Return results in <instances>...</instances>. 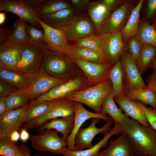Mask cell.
<instances>
[{
    "instance_id": "cell-27",
    "label": "cell",
    "mask_w": 156,
    "mask_h": 156,
    "mask_svg": "<svg viewBox=\"0 0 156 156\" xmlns=\"http://www.w3.org/2000/svg\"><path fill=\"white\" fill-rule=\"evenodd\" d=\"M115 95L112 90L106 96L102 104L101 113L109 115L115 124L121 125L126 115L116 106L114 99Z\"/></svg>"
},
{
    "instance_id": "cell-29",
    "label": "cell",
    "mask_w": 156,
    "mask_h": 156,
    "mask_svg": "<svg viewBox=\"0 0 156 156\" xmlns=\"http://www.w3.org/2000/svg\"><path fill=\"white\" fill-rule=\"evenodd\" d=\"M124 94L132 100L140 101L156 108V93L147 85L139 89L126 91Z\"/></svg>"
},
{
    "instance_id": "cell-25",
    "label": "cell",
    "mask_w": 156,
    "mask_h": 156,
    "mask_svg": "<svg viewBox=\"0 0 156 156\" xmlns=\"http://www.w3.org/2000/svg\"><path fill=\"white\" fill-rule=\"evenodd\" d=\"M144 2L143 0L139 1L131 12L126 24L120 30L122 40L126 45L130 38L135 36L138 31L140 21V13Z\"/></svg>"
},
{
    "instance_id": "cell-26",
    "label": "cell",
    "mask_w": 156,
    "mask_h": 156,
    "mask_svg": "<svg viewBox=\"0 0 156 156\" xmlns=\"http://www.w3.org/2000/svg\"><path fill=\"white\" fill-rule=\"evenodd\" d=\"M33 75H26L0 68V79L9 83L18 90L28 89L31 83Z\"/></svg>"
},
{
    "instance_id": "cell-32",
    "label": "cell",
    "mask_w": 156,
    "mask_h": 156,
    "mask_svg": "<svg viewBox=\"0 0 156 156\" xmlns=\"http://www.w3.org/2000/svg\"><path fill=\"white\" fill-rule=\"evenodd\" d=\"M30 102L28 89L18 90L6 97L7 112L22 108Z\"/></svg>"
},
{
    "instance_id": "cell-53",
    "label": "cell",
    "mask_w": 156,
    "mask_h": 156,
    "mask_svg": "<svg viewBox=\"0 0 156 156\" xmlns=\"http://www.w3.org/2000/svg\"><path fill=\"white\" fill-rule=\"evenodd\" d=\"M17 129L12 132L10 134V137L12 141L15 142L18 141L20 139V133Z\"/></svg>"
},
{
    "instance_id": "cell-19",
    "label": "cell",
    "mask_w": 156,
    "mask_h": 156,
    "mask_svg": "<svg viewBox=\"0 0 156 156\" xmlns=\"http://www.w3.org/2000/svg\"><path fill=\"white\" fill-rule=\"evenodd\" d=\"M23 44L16 43L9 39L0 45V68L16 72L17 64Z\"/></svg>"
},
{
    "instance_id": "cell-13",
    "label": "cell",
    "mask_w": 156,
    "mask_h": 156,
    "mask_svg": "<svg viewBox=\"0 0 156 156\" xmlns=\"http://www.w3.org/2000/svg\"><path fill=\"white\" fill-rule=\"evenodd\" d=\"M70 79H60L52 77L41 68L33 75L30 86L28 89L31 102L35 100L55 87Z\"/></svg>"
},
{
    "instance_id": "cell-56",
    "label": "cell",
    "mask_w": 156,
    "mask_h": 156,
    "mask_svg": "<svg viewBox=\"0 0 156 156\" xmlns=\"http://www.w3.org/2000/svg\"><path fill=\"white\" fill-rule=\"evenodd\" d=\"M130 156H137L135 154H134L133 153H132L130 155Z\"/></svg>"
},
{
    "instance_id": "cell-30",
    "label": "cell",
    "mask_w": 156,
    "mask_h": 156,
    "mask_svg": "<svg viewBox=\"0 0 156 156\" xmlns=\"http://www.w3.org/2000/svg\"><path fill=\"white\" fill-rule=\"evenodd\" d=\"M73 8L71 3L65 0H45L34 10L41 18L65 9Z\"/></svg>"
},
{
    "instance_id": "cell-41",
    "label": "cell",
    "mask_w": 156,
    "mask_h": 156,
    "mask_svg": "<svg viewBox=\"0 0 156 156\" xmlns=\"http://www.w3.org/2000/svg\"><path fill=\"white\" fill-rule=\"evenodd\" d=\"M25 29L29 41L38 43L43 41L45 34L43 29L37 28L27 23L25 24Z\"/></svg>"
},
{
    "instance_id": "cell-20",
    "label": "cell",
    "mask_w": 156,
    "mask_h": 156,
    "mask_svg": "<svg viewBox=\"0 0 156 156\" xmlns=\"http://www.w3.org/2000/svg\"><path fill=\"white\" fill-rule=\"evenodd\" d=\"M29 104L18 109L7 111L0 116V139L9 136L13 131L18 130L23 124L22 119Z\"/></svg>"
},
{
    "instance_id": "cell-48",
    "label": "cell",
    "mask_w": 156,
    "mask_h": 156,
    "mask_svg": "<svg viewBox=\"0 0 156 156\" xmlns=\"http://www.w3.org/2000/svg\"><path fill=\"white\" fill-rule=\"evenodd\" d=\"M146 82L147 85L156 93V70H153L152 73L146 78Z\"/></svg>"
},
{
    "instance_id": "cell-31",
    "label": "cell",
    "mask_w": 156,
    "mask_h": 156,
    "mask_svg": "<svg viewBox=\"0 0 156 156\" xmlns=\"http://www.w3.org/2000/svg\"><path fill=\"white\" fill-rule=\"evenodd\" d=\"M115 95L124 94V77L123 70L120 59L112 66L108 76Z\"/></svg>"
},
{
    "instance_id": "cell-59",
    "label": "cell",
    "mask_w": 156,
    "mask_h": 156,
    "mask_svg": "<svg viewBox=\"0 0 156 156\" xmlns=\"http://www.w3.org/2000/svg\"></svg>"
},
{
    "instance_id": "cell-57",
    "label": "cell",
    "mask_w": 156,
    "mask_h": 156,
    "mask_svg": "<svg viewBox=\"0 0 156 156\" xmlns=\"http://www.w3.org/2000/svg\"><path fill=\"white\" fill-rule=\"evenodd\" d=\"M154 25L155 26V28H156V24L155 25Z\"/></svg>"
},
{
    "instance_id": "cell-58",
    "label": "cell",
    "mask_w": 156,
    "mask_h": 156,
    "mask_svg": "<svg viewBox=\"0 0 156 156\" xmlns=\"http://www.w3.org/2000/svg\"></svg>"
},
{
    "instance_id": "cell-47",
    "label": "cell",
    "mask_w": 156,
    "mask_h": 156,
    "mask_svg": "<svg viewBox=\"0 0 156 156\" xmlns=\"http://www.w3.org/2000/svg\"><path fill=\"white\" fill-rule=\"evenodd\" d=\"M89 0H71L70 2L74 10L80 11L86 6H88L90 2Z\"/></svg>"
},
{
    "instance_id": "cell-42",
    "label": "cell",
    "mask_w": 156,
    "mask_h": 156,
    "mask_svg": "<svg viewBox=\"0 0 156 156\" xmlns=\"http://www.w3.org/2000/svg\"><path fill=\"white\" fill-rule=\"evenodd\" d=\"M127 45L128 51L130 53L133 60L136 64L143 45L135 36H134L130 38Z\"/></svg>"
},
{
    "instance_id": "cell-15",
    "label": "cell",
    "mask_w": 156,
    "mask_h": 156,
    "mask_svg": "<svg viewBox=\"0 0 156 156\" xmlns=\"http://www.w3.org/2000/svg\"><path fill=\"white\" fill-rule=\"evenodd\" d=\"M0 11L13 13L32 25L42 28L35 10L25 0H0Z\"/></svg>"
},
{
    "instance_id": "cell-9",
    "label": "cell",
    "mask_w": 156,
    "mask_h": 156,
    "mask_svg": "<svg viewBox=\"0 0 156 156\" xmlns=\"http://www.w3.org/2000/svg\"><path fill=\"white\" fill-rule=\"evenodd\" d=\"M39 21L44 31L43 41L48 44L49 49L68 56L71 58H73L74 46L68 44L64 31L48 26L40 18Z\"/></svg>"
},
{
    "instance_id": "cell-5",
    "label": "cell",
    "mask_w": 156,
    "mask_h": 156,
    "mask_svg": "<svg viewBox=\"0 0 156 156\" xmlns=\"http://www.w3.org/2000/svg\"><path fill=\"white\" fill-rule=\"evenodd\" d=\"M77 102L65 97L51 100L49 101L47 112L41 116L25 123L23 128L27 130L37 129L53 119L72 115L75 113Z\"/></svg>"
},
{
    "instance_id": "cell-39",
    "label": "cell",
    "mask_w": 156,
    "mask_h": 156,
    "mask_svg": "<svg viewBox=\"0 0 156 156\" xmlns=\"http://www.w3.org/2000/svg\"><path fill=\"white\" fill-rule=\"evenodd\" d=\"M19 146L11 140L10 136L0 139V155L4 156H15Z\"/></svg>"
},
{
    "instance_id": "cell-4",
    "label": "cell",
    "mask_w": 156,
    "mask_h": 156,
    "mask_svg": "<svg viewBox=\"0 0 156 156\" xmlns=\"http://www.w3.org/2000/svg\"><path fill=\"white\" fill-rule=\"evenodd\" d=\"M112 90V83L108 79L96 85L72 93L65 97L86 104L93 109L95 113H101L103 101Z\"/></svg>"
},
{
    "instance_id": "cell-37",
    "label": "cell",
    "mask_w": 156,
    "mask_h": 156,
    "mask_svg": "<svg viewBox=\"0 0 156 156\" xmlns=\"http://www.w3.org/2000/svg\"><path fill=\"white\" fill-rule=\"evenodd\" d=\"M26 21L19 18L12 27L13 30V34L10 39L19 44H23L29 41L25 29Z\"/></svg>"
},
{
    "instance_id": "cell-7",
    "label": "cell",
    "mask_w": 156,
    "mask_h": 156,
    "mask_svg": "<svg viewBox=\"0 0 156 156\" xmlns=\"http://www.w3.org/2000/svg\"><path fill=\"white\" fill-rule=\"evenodd\" d=\"M39 132L31 137L32 147L40 152L49 151L55 155L62 154L67 143L59 136L56 130L46 129Z\"/></svg>"
},
{
    "instance_id": "cell-34",
    "label": "cell",
    "mask_w": 156,
    "mask_h": 156,
    "mask_svg": "<svg viewBox=\"0 0 156 156\" xmlns=\"http://www.w3.org/2000/svg\"><path fill=\"white\" fill-rule=\"evenodd\" d=\"M156 56V47L150 44L142 45L136 64L141 74L144 73Z\"/></svg>"
},
{
    "instance_id": "cell-33",
    "label": "cell",
    "mask_w": 156,
    "mask_h": 156,
    "mask_svg": "<svg viewBox=\"0 0 156 156\" xmlns=\"http://www.w3.org/2000/svg\"><path fill=\"white\" fill-rule=\"evenodd\" d=\"M135 36L142 45L150 44L156 47V28L150 23L140 21Z\"/></svg>"
},
{
    "instance_id": "cell-35",
    "label": "cell",
    "mask_w": 156,
    "mask_h": 156,
    "mask_svg": "<svg viewBox=\"0 0 156 156\" xmlns=\"http://www.w3.org/2000/svg\"><path fill=\"white\" fill-rule=\"evenodd\" d=\"M74 46L85 47L91 49L96 53L104 63H108L101 49L99 35L79 40L75 42Z\"/></svg>"
},
{
    "instance_id": "cell-55",
    "label": "cell",
    "mask_w": 156,
    "mask_h": 156,
    "mask_svg": "<svg viewBox=\"0 0 156 156\" xmlns=\"http://www.w3.org/2000/svg\"><path fill=\"white\" fill-rule=\"evenodd\" d=\"M149 68L154 70H156V56L151 63Z\"/></svg>"
},
{
    "instance_id": "cell-2",
    "label": "cell",
    "mask_w": 156,
    "mask_h": 156,
    "mask_svg": "<svg viewBox=\"0 0 156 156\" xmlns=\"http://www.w3.org/2000/svg\"><path fill=\"white\" fill-rule=\"evenodd\" d=\"M40 68L49 75L60 79H70L83 73L69 57L49 49L45 53Z\"/></svg>"
},
{
    "instance_id": "cell-44",
    "label": "cell",
    "mask_w": 156,
    "mask_h": 156,
    "mask_svg": "<svg viewBox=\"0 0 156 156\" xmlns=\"http://www.w3.org/2000/svg\"><path fill=\"white\" fill-rule=\"evenodd\" d=\"M18 90L14 86L0 79V97H7Z\"/></svg>"
},
{
    "instance_id": "cell-14",
    "label": "cell",
    "mask_w": 156,
    "mask_h": 156,
    "mask_svg": "<svg viewBox=\"0 0 156 156\" xmlns=\"http://www.w3.org/2000/svg\"><path fill=\"white\" fill-rule=\"evenodd\" d=\"M124 77V91L139 89L146 85L143 79L136 64L128 50L120 58Z\"/></svg>"
},
{
    "instance_id": "cell-28",
    "label": "cell",
    "mask_w": 156,
    "mask_h": 156,
    "mask_svg": "<svg viewBox=\"0 0 156 156\" xmlns=\"http://www.w3.org/2000/svg\"><path fill=\"white\" fill-rule=\"evenodd\" d=\"M88 7V15L98 33L101 26L110 12L101 0L90 1Z\"/></svg>"
},
{
    "instance_id": "cell-16",
    "label": "cell",
    "mask_w": 156,
    "mask_h": 156,
    "mask_svg": "<svg viewBox=\"0 0 156 156\" xmlns=\"http://www.w3.org/2000/svg\"><path fill=\"white\" fill-rule=\"evenodd\" d=\"M64 31L67 41L75 42L95 35L97 32L92 23L82 15L75 16Z\"/></svg>"
},
{
    "instance_id": "cell-21",
    "label": "cell",
    "mask_w": 156,
    "mask_h": 156,
    "mask_svg": "<svg viewBox=\"0 0 156 156\" xmlns=\"http://www.w3.org/2000/svg\"><path fill=\"white\" fill-rule=\"evenodd\" d=\"M121 125H116L111 130L104 135L103 138L95 145L88 149L79 151H71L66 148L63 151L62 155L64 156H97L101 148H105L110 138L114 135L122 133Z\"/></svg>"
},
{
    "instance_id": "cell-52",
    "label": "cell",
    "mask_w": 156,
    "mask_h": 156,
    "mask_svg": "<svg viewBox=\"0 0 156 156\" xmlns=\"http://www.w3.org/2000/svg\"><path fill=\"white\" fill-rule=\"evenodd\" d=\"M27 130L23 128L20 133V140L24 143L26 142L30 138V135Z\"/></svg>"
},
{
    "instance_id": "cell-49",
    "label": "cell",
    "mask_w": 156,
    "mask_h": 156,
    "mask_svg": "<svg viewBox=\"0 0 156 156\" xmlns=\"http://www.w3.org/2000/svg\"><path fill=\"white\" fill-rule=\"evenodd\" d=\"M31 151L28 147L23 144L19 146V148L15 156H30Z\"/></svg>"
},
{
    "instance_id": "cell-12",
    "label": "cell",
    "mask_w": 156,
    "mask_h": 156,
    "mask_svg": "<svg viewBox=\"0 0 156 156\" xmlns=\"http://www.w3.org/2000/svg\"><path fill=\"white\" fill-rule=\"evenodd\" d=\"M85 75L89 87L109 79V72L113 65L109 63H96L71 58Z\"/></svg>"
},
{
    "instance_id": "cell-8",
    "label": "cell",
    "mask_w": 156,
    "mask_h": 156,
    "mask_svg": "<svg viewBox=\"0 0 156 156\" xmlns=\"http://www.w3.org/2000/svg\"><path fill=\"white\" fill-rule=\"evenodd\" d=\"M89 86L86 78L83 73L70 79L67 82L57 86L31 102L49 101L53 99L67 96L72 93L85 89Z\"/></svg>"
},
{
    "instance_id": "cell-11",
    "label": "cell",
    "mask_w": 156,
    "mask_h": 156,
    "mask_svg": "<svg viewBox=\"0 0 156 156\" xmlns=\"http://www.w3.org/2000/svg\"><path fill=\"white\" fill-rule=\"evenodd\" d=\"M99 35L101 47L107 61L113 66L127 50V45L122 40L120 31L112 34Z\"/></svg>"
},
{
    "instance_id": "cell-18",
    "label": "cell",
    "mask_w": 156,
    "mask_h": 156,
    "mask_svg": "<svg viewBox=\"0 0 156 156\" xmlns=\"http://www.w3.org/2000/svg\"><path fill=\"white\" fill-rule=\"evenodd\" d=\"M114 99L127 116L136 120L144 126L149 125L139 101L132 100L124 94L115 95Z\"/></svg>"
},
{
    "instance_id": "cell-23",
    "label": "cell",
    "mask_w": 156,
    "mask_h": 156,
    "mask_svg": "<svg viewBox=\"0 0 156 156\" xmlns=\"http://www.w3.org/2000/svg\"><path fill=\"white\" fill-rule=\"evenodd\" d=\"M75 113L70 116L52 119L47 123L37 128L39 132L46 129H53L62 135L63 139L66 141L68 136L73 130L75 120Z\"/></svg>"
},
{
    "instance_id": "cell-43",
    "label": "cell",
    "mask_w": 156,
    "mask_h": 156,
    "mask_svg": "<svg viewBox=\"0 0 156 156\" xmlns=\"http://www.w3.org/2000/svg\"><path fill=\"white\" fill-rule=\"evenodd\" d=\"M139 101L140 106L144 111L147 121L156 131V109L146 107L143 103Z\"/></svg>"
},
{
    "instance_id": "cell-17",
    "label": "cell",
    "mask_w": 156,
    "mask_h": 156,
    "mask_svg": "<svg viewBox=\"0 0 156 156\" xmlns=\"http://www.w3.org/2000/svg\"><path fill=\"white\" fill-rule=\"evenodd\" d=\"M75 120L72 132L67 138V149L70 151H75L74 140L79 130L83 123L87 120L93 118H98L106 122L109 120L111 118L106 115L90 112L85 108L83 104L77 102L75 107Z\"/></svg>"
},
{
    "instance_id": "cell-3",
    "label": "cell",
    "mask_w": 156,
    "mask_h": 156,
    "mask_svg": "<svg viewBox=\"0 0 156 156\" xmlns=\"http://www.w3.org/2000/svg\"><path fill=\"white\" fill-rule=\"evenodd\" d=\"M43 41L38 43L28 41L23 44L17 63L16 71L26 75H33L40 68L46 51L49 49Z\"/></svg>"
},
{
    "instance_id": "cell-45",
    "label": "cell",
    "mask_w": 156,
    "mask_h": 156,
    "mask_svg": "<svg viewBox=\"0 0 156 156\" xmlns=\"http://www.w3.org/2000/svg\"><path fill=\"white\" fill-rule=\"evenodd\" d=\"M13 30L12 27L3 24L0 26V45L7 41L12 35Z\"/></svg>"
},
{
    "instance_id": "cell-36",
    "label": "cell",
    "mask_w": 156,
    "mask_h": 156,
    "mask_svg": "<svg viewBox=\"0 0 156 156\" xmlns=\"http://www.w3.org/2000/svg\"><path fill=\"white\" fill-rule=\"evenodd\" d=\"M29 106L22 120V124L36 119L44 114L47 111L49 101H40L33 103L30 102Z\"/></svg>"
},
{
    "instance_id": "cell-6",
    "label": "cell",
    "mask_w": 156,
    "mask_h": 156,
    "mask_svg": "<svg viewBox=\"0 0 156 156\" xmlns=\"http://www.w3.org/2000/svg\"><path fill=\"white\" fill-rule=\"evenodd\" d=\"M136 2L125 0L120 7L110 12L101 26L98 34H112L120 31L126 24L131 12L137 4Z\"/></svg>"
},
{
    "instance_id": "cell-54",
    "label": "cell",
    "mask_w": 156,
    "mask_h": 156,
    "mask_svg": "<svg viewBox=\"0 0 156 156\" xmlns=\"http://www.w3.org/2000/svg\"><path fill=\"white\" fill-rule=\"evenodd\" d=\"M7 12H0V25H3L6 20V13Z\"/></svg>"
},
{
    "instance_id": "cell-22",
    "label": "cell",
    "mask_w": 156,
    "mask_h": 156,
    "mask_svg": "<svg viewBox=\"0 0 156 156\" xmlns=\"http://www.w3.org/2000/svg\"><path fill=\"white\" fill-rule=\"evenodd\" d=\"M75 16L73 8H68L40 18L50 27L65 31Z\"/></svg>"
},
{
    "instance_id": "cell-24",
    "label": "cell",
    "mask_w": 156,
    "mask_h": 156,
    "mask_svg": "<svg viewBox=\"0 0 156 156\" xmlns=\"http://www.w3.org/2000/svg\"><path fill=\"white\" fill-rule=\"evenodd\" d=\"M108 143L109 146L100 152L97 156H130L133 153L127 138L124 133Z\"/></svg>"
},
{
    "instance_id": "cell-50",
    "label": "cell",
    "mask_w": 156,
    "mask_h": 156,
    "mask_svg": "<svg viewBox=\"0 0 156 156\" xmlns=\"http://www.w3.org/2000/svg\"><path fill=\"white\" fill-rule=\"evenodd\" d=\"M29 5L35 9L42 4L45 0H25Z\"/></svg>"
},
{
    "instance_id": "cell-46",
    "label": "cell",
    "mask_w": 156,
    "mask_h": 156,
    "mask_svg": "<svg viewBox=\"0 0 156 156\" xmlns=\"http://www.w3.org/2000/svg\"><path fill=\"white\" fill-rule=\"evenodd\" d=\"M102 3L110 12L120 7L124 0H102Z\"/></svg>"
},
{
    "instance_id": "cell-10",
    "label": "cell",
    "mask_w": 156,
    "mask_h": 156,
    "mask_svg": "<svg viewBox=\"0 0 156 156\" xmlns=\"http://www.w3.org/2000/svg\"><path fill=\"white\" fill-rule=\"evenodd\" d=\"M100 119L98 118H92L88 127L81 128L79 130L74 140L75 151H81L84 148L92 147V140L96 135L101 133L105 135L111 130V126L114 122L112 118L101 127L98 128L96 125L100 122Z\"/></svg>"
},
{
    "instance_id": "cell-38",
    "label": "cell",
    "mask_w": 156,
    "mask_h": 156,
    "mask_svg": "<svg viewBox=\"0 0 156 156\" xmlns=\"http://www.w3.org/2000/svg\"><path fill=\"white\" fill-rule=\"evenodd\" d=\"M74 46V54L73 58L93 62L103 63L98 55L93 50L85 47Z\"/></svg>"
},
{
    "instance_id": "cell-40",
    "label": "cell",
    "mask_w": 156,
    "mask_h": 156,
    "mask_svg": "<svg viewBox=\"0 0 156 156\" xmlns=\"http://www.w3.org/2000/svg\"><path fill=\"white\" fill-rule=\"evenodd\" d=\"M144 8L140 21L154 25L156 23V0H146Z\"/></svg>"
},
{
    "instance_id": "cell-1",
    "label": "cell",
    "mask_w": 156,
    "mask_h": 156,
    "mask_svg": "<svg viewBox=\"0 0 156 156\" xmlns=\"http://www.w3.org/2000/svg\"><path fill=\"white\" fill-rule=\"evenodd\" d=\"M133 153L138 156H156V131L127 115L121 125Z\"/></svg>"
},
{
    "instance_id": "cell-51",
    "label": "cell",
    "mask_w": 156,
    "mask_h": 156,
    "mask_svg": "<svg viewBox=\"0 0 156 156\" xmlns=\"http://www.w3.org/2000/svg\"><path fill=\"white\" fill-rule=\"evenodd\" d=\"M6 99V97H0V116L7 111Z\"/></svg>"
}]
</instances>
